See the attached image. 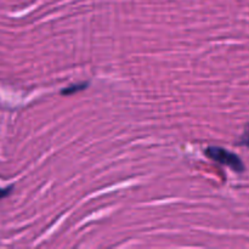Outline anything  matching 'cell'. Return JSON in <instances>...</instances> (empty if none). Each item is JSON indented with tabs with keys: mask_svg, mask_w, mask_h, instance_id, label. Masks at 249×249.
I'll use <instances>...</instances> for the list:
<instances>
[{
	"mask_svg": "<svg viewBox=\"0 0 249 249\" xmlns=\"http://www.w3.org/2000/svg\"><path fill=\"white\" fill-rule=\"evenodd\" d=\"M204 153L212 160H215V162L220 163V164L231 168L233 172H245V164H243L242 160L236 153L230 152V151L225 150L223 147H219V146H209V147L206 148Z\"/></svg>",
	"mask_w": 249,
	"mask_h": 249,
	"instance_id": "cell-1",
	"label": "cell"
},
{
	"mask_svg": "<svg viewBox=\"0 0 249 249\" xmlns=\"http://www.w3.org/2000/svg\"><path fill=\"white\" fill-rule=\"evenodd\" d=\"M89 87V83H79V84H72L70 85V87L65 88V89L61 90V94L62 95H73L75 94V92H79L82 91V90L87 89V88Z\"/></svg>",
	"mask_w": 249,
	"mask_h": 249,
	"instance_id": "cell-2",
	"label": "cell"
},
{
	"mask_svg": "<svg viewBox=\"0 0 249 249\" xmlns=\"http://www.w3.org/2000/svg\"><path fill=\"white\" fill-rule=\"evenodd\" d=\"M238 145L246 146V147L249 148V124H248L247 126H246L245 133L242 134V136H241L240 141H238Z\"/></svg>",
	"mask_w": 249,
	"mask_h": 249,
	"instance_id": "cell-3",
	"label": "cell"
},
{
	"mask_svg": "<svg viewBox=\"0 0 249 249\" xmlns=\"http://www.w3.org/2000/svg\"><path fill=\"white\" fill-rule=\"evenodd\" d=\"M11 191H12V186L6 187V189H1V187H0V199H2V198H5V197L9 196V195L11 194Z\"/></svg>",
	"mask_w": 249,
	"mask_h": 249,
	"instance_id": "cell-4",
	"label": "cell"
}]
</instances>
